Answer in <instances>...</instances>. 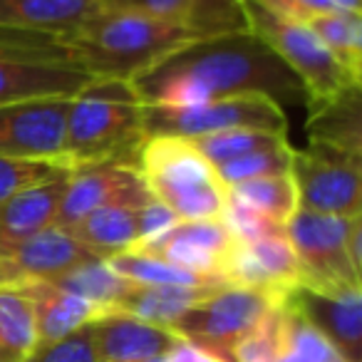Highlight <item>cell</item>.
I'll use <instances>...</instances> for the list:
<instances>
[{
  "label": "cell",
  "mask_w": 362,
  "mask_h": 362,
  "mask_svg": "<svg viewBox=\"0 0 362 362\" xmlns=\"http://www.w3.org/2000/svg\"><path fill=\"white\" fill-rule=\"evenodd\" d=\"M132 85L146 107H187L241 95L305 102L296 75L246 30L192 42Z\"/></svg>",
  "instance_id": "obj_1"
},
{
  "label": "cell",
  "mask_w": 362,
  "mask_h": 362,
  "mask_svg": "<svg viewBox=\"0 0 362 362\" xmlns=\"http://www.w3.org/2000/svg\"><path fill=\"white\" fill-rule=\"evenodd\" d=\"M204 40L187 25L144 13L105 8L60 37L70 62L95 80H136L192 42Z\"/></svg>",
  "instance_id": "obj_2"
},
{
  "label": "cell",
  "mask_w": 362,
  "mask_h": 362,
  "mask_svg": "<svg viewBox=\"0 0 362 362\" xmlns=\"http://www.w3.org/2000/svg\"><path fill=\"white\" fill-rule=\"evenodd\" d=\"M144 132V102L127 80H92L70 97L65 166L134 164Z\"/></svg>",
  "instance_id": "obj_3"
},
{
  "label": "cell",
  "mask_w": 362,
  "mask_h": 362,
  "mask_svg": "<svg viewBox=\"0 0 362 362\" xmlns=\"http://www.w3.org/2000/svg\"><path fill=\"white\" fill-rule=\"evenodd\" d=\"M136 171L151 199L179 221L221 218L228 189L216 169L184 136H146L136 154Z\"/></svg>",
  "instance_id": "obj_4"
},
{
  "label": "cell",
  "mask_w": 362,
  "mask_h": 362,
  "mask_svg": "<svg viewBox=\"0 0 362 362\" xmlns=\"http://www.w3.org/2000/svg\"><path fill=\"white\" fill-rule=\"evenodd\" d=\"M236 6L248 35L266 45L300 82L308 115L360 87L305 23L278 16L258 0H236Z\"/></svg>",
  "instance_id": "obj_5"
},
{
  "label": "cell",
  "mask_w": 362,
  "mask_h": 362,
  "mask_svg": "<svg viewBox=\"0 0 362 362\" xmlns=\"http://www.w3.org/2000/svg\"><path fill=\"white\" fill-rule=\"evenodd\" d=\"M92 80L70 62L60 35L0 28V105L72 97Z\"/></svg>",
  "instance_id": "obj_6"
},
{
  "label": "cell",
  "mask_w": 362,
  "mask_h": 362,
  "mask_svg": "<svg viewBox=\"0 0 362 362\" xmlns=\"http://www.w3.org/2000/svg\"><path fill=\"white\" fill-rule=\"evenodd\" d=\"M286 303V298L253 288L223 286L194 303L184 315L171 322L169 330L179 340L214 352L221 360L233 362L236 345L266 317L268 310Z\"/></svg>",
  "instance_id": "obj_7"
},
{
  "label": "cell",
  "mask_w": 362,
  "mask_h": 362,
  "mask_svg": "<svg viewBox=\"0 0 362 362\" xmlns=\"http://www.w3.org/2000/svg\"><path fill=\"white\" fill-rule=\"evenodd\" d=\"M236 129H263L286 134L288 119L281 105L263 95L223 97L187 107H146V136H184L199 139L209 134H223Z\"/></svg>",
  "instance_id": "obj_8"
},
{
  "label": "cell",
  "mask_w": 362,
  "mask_h": 362,
  "mask_svg": "<svg viewBox=\"0 0 362 362\" xmlns=\"http://www.w3.org/2000/svg\"><path fill=\"white\" fill-rule=\"evenodd\" d=\"M291 179L298 209L327 216H362V156L332 144L310 141L293 149Z\"/></svg>",
  "instance_id": "obj_9"
},
{
  "label": "cell",
  "mask_w": 362,
  "mask_h": 362,
  "mask_svg": "<svg viewBox=\"0 0 362 362\" xmlns=\"http://www.w3.org/2000/svg\"><path fill=\"white\" fill-rule=\"evenodd\" d=\"M355 218V216H352ZM352 218L296 209L286 236L300 268V286L317 293L362 291V276L347 258V231Z\"/></svg>",
  "instance_id": "obj_10"
},
{
  "label": "cell",
  "mask_w": 362,
  "mask_h": 362,
  "mask_svg": "<svg viewBox=\"0 0 362 362\" xmlns=\"http://www.w3.org/2000/svg\"><path fill=\"white\" fill-rule=\"evenodd\" d=\"M70 97H40L0 105V156L65 166Z\"/></svg>",
  "instance_id": "obj_11"
},
{
  "label": "cell",
  "mask_w": 362,
  "mask_h": 362,
  "mask_svg": "<svg viewBox=\"0 0 362 362\" xmlns=\"http://www.w3.org/2000/svg\"><path fill=\"white\" fill-rule=\"evenodd\" d=\"M151 202L144 179L134 164H90L70 169L65 197L57 211L55 226L72 228L107 206L139 209Z\"/></svg>",
  "instance_id": "obj_12"
},
{
  "label": "cell",
  "mask_w": 362,
  "mask_h": 362,
  "mask_svg": "<svg viewBox=\"0 0 362 362\" xmlns=\"http://www.w3.org/2000/svg\"><path fill=\"white\" fill-rule=\"evenodd\" d=\"M233 246H236V236L223 223V218H211V221H179L159 238L129 251L161 258L166 263L223 283L221 273Z\"/></svg>",
  "instance_id": "obj_13"
},
{
  "label": "cell",
  "mask_w": 362,
  "mask_h": 362,
  "mask_svg": "<svg viewBox=\"0 0 362 362\" xmlns=\"http://www.w3.org/2000/svg\"><path fill=\"white\" fill-rule=\"evenodd\" d=\"M90 258L100 256L72 238L65 228L50 226L25 241L0 246V286L47 283Z\"/></svg>",
  "instance_id": "obj_14"
},
{
  "label": "cell",
  "mask_w": 362,
  "mask_h": 362,
  "mask_svg": "<svg viewBox=\"0 0 362 362\" xmlns=\"http://www.w3.org/2000/svg\"><path fill=\"white\" fill-rule=\"evenodd\" d=\"M286 303L305 317L347 362H362V291L317 293L310 288H293Z\"/></svg>",
  "instance_id": "obj_15"
},
{
  "label": "cell",
  "mask_w": 362,
  "mask_h": 362,
  "mask_svg": "<svg viewBox=\"0 0 362 362\" xmlns=\"http://www.w3.org/2000/svg\"><path fill=\"white\" fill-rule=\"evenodd\" d=\"M67 181H70V166H62L47 179L37 181L0 204V246L25 241L55 226Z\"/></svg>",
  "instance_id": "obj_16"
},
{
  "label": "cell",
  "mask_w": 362,
  "mask_h": 362,
  "mask_svg": "<svg viewBox=\"0 0 362 362\" xmlns=\"http://www.w3.org/2000/svg\"><path fill=\"white\" fill-rule=\"evenodd\" d=\"M92 337L100 362H144L169 352L179 340L166 327L151 325L119 310L92 322Z\"/></svg>",
  "instance_id": "obj_17"
},
{
  "label": "cell",
  "mask_w": 362,
  "mask_h": 362,
  "mask_svg": "<svg viewBox=\"0 0 362 362\" xmlns=\"http://www.w3.org/2000/svg\"><path fill=\"white\" fill-rule=\"evenodd\" d=\"M16 288H23V293L33 300L40 345L62 340V337L72 335L80 327L92 325V322L115 313L95 305V303L85 300L80 296H72V293L62 291V288L52 286V283H28V286Z\"/></svg>",
  "instance_id": "obj_18"
},
{
  "label": "cell",
  "mask_w": 362,
  "mask_h": 362,
  "mask_svg": "<svg viewBox=\"0 0 362 362\" xmlns=\"http://www.w3.org/2000/svg\"><path fill=\"white\" fill-rule=\"evenodd\" d=\"M105 11V0H0V28L67 35Z\"/></svg>",
  "instance_id": "obj_19"
},
{
  "label": "cell",
  "mask_w": 362,
  "mask_h": 362,
  "mask_svg": "<svg viewBox=\"0 0 362 362\" xmlns=\"http://www.w3.org/2000/svg\"><path fill=\"white\" fill-rule=\"evenodd\" d=\"M72 238L87 246L100 258L117 256L122 251H129L139 243V221L136 209L129 206H107L100 211H92L82 218L77 226L67 228Z\"/></svg>",
  "instance_id": "obj_20"
},
{
  "label": "cell",
  "mask_w": 362,
  "mask_h": 362,
  "mask_svg": "<svg viewBox=\"0 0 362 362\" xmlns=\"http://www.w3.org/2000/svg\"><path fill=\"white\" fill-rule=\"evenodd\" d=\"M37 345L33 300L23 288L0 286V362H25Z\"/></svg>",
  "instance_id": "obj_21"
},
{
  "label": "cell",
  "mask_w": 362,
  "mask_h": 362,
  "mask_svg": "<svg viewBox=\"0 0 362 362\" xmlns=\"http://www.w3.org/2000/svg\"><path fill=\"white\" fill-rule=\"evenodd\" d=\"M360 87H352L337 100L327 102L325 107L310 112L308 134L310 141L332 144L350 154L362 156V127H360Z\"/></svg>",
  "instance_id": "obj_22"
},
{
  "label": "cell",
  "mask_w": 362,
  "mask_h": 362,
  "mask_svg": "<svg viewBox=\"0 0 362 362\" xmlns=\"http://www.w3.org/2000/svg\"><path fill=\"white\" fill-rule=\"evenodd\" d=\"M214 291H218V288H181V286L144 288V286H134L129 296L117 305V310L169 330L171 322H174L176 317L184 315L194 303H199L202 298H206L209 293H214Z\"/></svg>",
  "instance_id": "obj_23"
},
{
  "label": "cell",
  "mask_w": 362,
  "mask_h": 362,
  "mask_svg": "<svg viewBox=\"0 0 362 362\" xmlns=\"http://www.w3.org/2000/svg\"><path fill=\"white\" fill-rule=\"evenodd\" d=\"M52 286L62 288V291L80 296L85 300L95 303L107 310H117L122 300L132 293L134 283L122 278L115 268L107 263V258H90V261L77 263L75 268L65 271L62 276L52 278Z\"/></svg>",
  "instance_id": "obj_24"
},
{
  "label": "cell",
  "mask_w": 362,
  "mask_h": 362,
  "mask_svg": "<svg viewBox=\"0 0 362 362\" xmlns=\"http://www.w3.org/2000/svg\"><path fill=\"white\" fill-rule=\"evenodd\" d=\"M112 268L122 278L132 281L134 286L144 288H161V286H181V288H221L226 283L214 281V278L199 276L187 268H179L174 263H166L161 258L146 256L139 251H122L117 256L107 258Z\"/></svg>",
  "instance_id": "obj_25"
},
{
  "label": "cell",
  "mask_w": 362,
  "mask_h": 362,
  "mask_svg": "<svg viewBox=\"0 0 362 362\" xmlns=\"http://www.w3.org/2000/svg\"><path fill=\"white\" fill-rule=\"evenodd\" d=\"M352 80L362 77V13H325L305 23Z\"/></svg>",
  "instance_id": "obj_26"
},
{
  "label": "cell",
  "mask_w": 362,
  "mask_h": 362,
  "mask_svg": "<svg viewBox=\"0 0 362 362\" xmlns=\"http://www.w3.org/2000/svg\"><path fill=\"white\" fill-rule=\"evenodd\" d=\"M228 197L246 204L248 209L271 218L278 226H286L288 218L298 209V194L296 187H293L291 171L288 174H273V176L243 181L238 187L228 189Z\"/></svg>",
  "instance_id": "obj_27"
},
{
  "label": "cell",
  "mask_w": 362,
  "mask_h": 362,
  "mask_svg": "<svg viewBox=\"0 0 362 362\" xmlns=\"http://www.w3.org/2000/svg\"><path fill=\"white\" fill-rule=\"evenodd\" d=\"M204 159L216 169L221 164H228L233 159H241L248 154H258V151L276 149V146L288 144L286 134L278 132H263V129H236V132H223V134H209L199 136V139H189Z\"/></svg>",
  "instance_id": "obj_28"
},
{
  "label": "cell",
  "mask_w": 362,
  "mask_h": 362,
  "mask_svg": "<svg viewBox=\"0 0 362 362\" xmlns=\"http://www.w3.org/2000/svg\"><path fill=\"white\" fill-rule=\"evenodd\" d=\"M278 362H347L325 335L286 303V337Z\"/></svg>",
  "instance_id": "obj_29"
},
{
  "label": "cell",
  "mask_w": 362,
  "mask_h": 362,
  "mask_svg": "<svg viewBox=\"0 0 362 362\" xmlns=\"http://www.w3.org/2000/svg\"><path fill=\"white\" fill-rule=\"evenodd\" d=\"M286 337V303L266 313L233 350V362H278Z\"/></svg>",
  "instance_id": "obj_30"
},
{
  "label": "cell",
  "mask_w": 362,
  "mask_h": 362,
  "mask_svg": "<svg viewBox=\"0 0 362 362\" xmlns=\"http://www.w3.org/2000/svg\"><path fill=\"white\" fill-rule=\"evenodd\" d=\"M291 159H293V146L283 144L276 149L258 151V154H248L241 159H233L228 164L216 166V174L221 179V184L226 189H233L243 181L261 179V176H273V174H288L291 171Z\"/></svg>",
  "instance_id": "obj_31"
},
{
  "label": "cell",
  "mask_w": 362,
  "mask_h": 362,
  "mask_svg": "<svg viewBox=\"0 0 362 362\" xmlns=\"http://www.w3.org/2000/svg\"><path fill=\"white\" fill-rule=\"evenodd\" d=\"M189 28L202 37H216L246 30L236 0H194Z\"/></svg>",
  "instance_id": "obj_32"
},
{
  "label": "cell",
  "mask_w": 362,
  "mask_h": 362,
  "mask_svg": "<svg viewBox=\"0 0 362 362\" xmlns=\"http://www.w3.org/2000/svg\"><path fill=\"white\" fill-rule=\"evenodd\" d=\"M62 169V164L52 161H33V159H11V156H0V204L16 197L18 192L33 187L37 181L47 179Z\"/></svg>",
  "instance_id": "obj_33"
},
{
  "label": "cell",
  "mask_w": 362,
  "mask_h": 362,
  "mask_svg": "<svg viewBox=\"0 0 362 362\" xmlns=\"http://www.w3.org/2000/svg\"><path fill=\"white\" fill-rule=\"evenodd\" d=\"M25 362H100L92 325L80 327L72 335L50 342V345H40Z\"/></svg>",
  "instance_id": "obj_34"
},
{
  "label": "cell",
  "mask_w": 362,
  "mask_h": 362,
  "mask_svg": "<svg viewBox=\"0 0 362 362\" xmlns=\"http://www.w3.org/2000/svg\"><path fill=\"white\" fill-rule=\"evenodd\" d=\"M268 11L298 23H308L325 13H362V0H258Z\"/></svg>",
  "instance_id": "obj_35"
},
{
  "label": "cell",
  "mask_w": 362,
  "mask_h": 362,
  "mask_svg": "<svg viewBox=\"0 0 362 362\" xmlns=\"http://www.w3.org/2000/svg\"><path fill=\"white\" fill-rule=\"evenodd\" d=\"M105 8H119V11L144 13L156 21L187 25L192 21L194 0H105Z\"/></svg>",
  "instance_id": "obj_36"
},
{
  "label": "cell",
  "mask_w": 362,
  "mask_h": 362,
  "mask_svg": "<svg viewBox=\"0 0 362 362\" xmlns=\"http://www.w3.org/2000/svg\"><path fill=\"white\" fill-rule=\"evenodd\" d=\"M136 221H139V243H136V246H141V243L154 241V238H159L161 233L169 231L171 226H176L179 218H176L166 206H161L159 202L151 199L149 204L136 209Z\"/></svg>",
  "instance_id": "obj_37"
},
{
  "label": "cell",
  "mask_w": 362,
  "mask_h": 362,
  "mask_svg": "<svg viewBox=\"0 0 362 362\" xmlns=\"http://www.w3.org/2000/svg\"><path fill=\"white\" fill-rule=\"evenodd\" d=\"M164 362H226L214 352L197 347L187 340H176L169 352H164Z\"/></svg>",
  "instance_id": "obj_38"
},
{
  "label": "cell",
  "mask_w": 362,
  "mask_h": 362,
  "mask_svg": "<svg viewBox=\"0 0 362 362\" xmlns=\"http://www.w3.org/2000/svg\"><path fill=\"white\" fill-rule=\"evenodd\" d=\"M144 362H164V355H159V357H151V360H144Z\"/></svg>",
  "instance_id": "obj_39"
}]
</instances>
